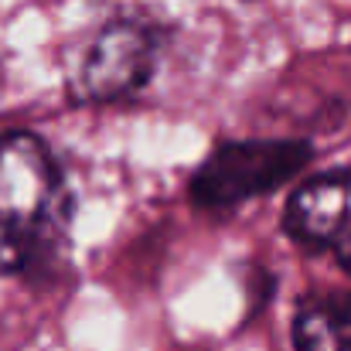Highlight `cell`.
I'll use <instances>...</instances> for the list:
<instances>
[{
	"instance_id": "obj_3",
	"label": "cell",
	"mask_w": 351,
	"mask_h": 351,
	"mask_svg": "<svg viewBox=\"0 0 351 351\" xmlns=\"http://www.w3.org/2000/svg\"><path fill=\"white\" fill-rule=\"evenodd\" d=\"M164 34L143 17H117L96 31L79 72L75 93L86 103H123L150 86L160 62Z\"/></svg>"
},
{
	"instance_id": "obj_1",
	"label": "cell",
	"mask_w": 351,
	"mask_h": 351,
	"mask_svg": "<svg viewBox=\"0 0 351 351\" xmlns=\"http://www.w3.org/2000/svg\"><path fill=\"white\" fill-rule=\"evenodd\" d=\"M72 191L51 147L27 130L0 133V276L48 266L69 242Z\"/></svg>"
},
{
	"instance_id": "obj_5",
	"label": "cell",
	"mask_w": 351,
	"mask_h": 351,
	"mask_svg": "<svg viewBox=\"0 0 351 351\" xmlns=\"http://www.w3.org/2000/svg\"><path fill=\"white\" fill-rule=\"evenodd\" d=\"M293 351H351V290L314 293L297 304Z\"/></svg>"
},
{
	"instance_id": "obj_2",
	"label": "cell",
	"mask_w": 351,
	"mask_h": 351,
	"mask_svg": "<svg viewBox=\"0 0 351 351\" xmlns=\"http://www.w3.org/2000/svg\"><path fill=\"white\" fill-rule=\"evenodd\" d=\"M311 157L307 140H222L191 174L188 195L205 212L239 208L293 181Z\"/></svg>"
},
{
	"instance_id": "obj_4",
	"label": "cell",
	"mask_w": 351,
	"mask_h": 351,
	"mask_svg": "<svg viewBox=\"0 0 351 351\" xmlns=\"http://www.w3.org/2000/svg\"><path fill=\"white\" fill-rule=\"evenodd\" d=\"M283 232L307 249H324L351 273V167L307 178L283 208Z\"/></svg>"
}]
</instances>
